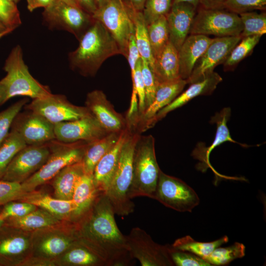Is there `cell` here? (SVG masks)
<instances>
[{
  "label": "cell",
  "instance_id": "obj_1",
  "mask_svg": "<svg viewBox=\"0 0 266 266\" xmlns=\"http://www.w3.org/2000/svg\"><path fill=\"white\" fill-rule=\"evenodd\" d=\"M115 213L105 193H100L89 210L72 222L77 241L106 266L133 265L126 235L119 229Z\"/></svg>",
  "mask_w": 266,
  "mask_h": 266
},
{
  "label": "cell",
  "instance_id": "obj_2",
  "mask_svg": "<svg viewBox=\"0 0 266 266\" xmlns=\"http://www.w3.org/2000/svg\"><path fill=\"white\" fill-rule=\"evenodd\" d=\"M78 41L77 48L68 53L69 65L85 77L94 76L105 60L121 54L113 36L96 20Z\"/></svg>",
  "mask_w": 266,
  "mask_h": 266
},
{
  "label": "cell",
  "instance_id": "obj_3",
  "mask_svg": "<svg viewBox=\"0 0 266 266\" xmlns=\"http://www.w3.org/2000/svg\"><path fill=\"white\" fill-rule=\"evenodd\" d=\"M3 69L6 74L0 80L2 104L16 96L35 99L52 93L48 86L41 84L31 75L19 45L11 50L5 61Z\"/></svg>",
  "mask_w": 266,
  "mask_h": 266
},
{
  "label": "cell",
  "instance_id": "obj_4",
  "mask_svg": "<svg viewBox=\"0 0 266 266\" xmlns=\"http://www.w3.org/2000/svg\"><path fill=\"white\" fill-rule=\"evenodd\" d=\"M133 174L128 196L154 199L161 171L157 161L155 140L151 135L139 136L134 149Z\"/></svg>",
  "mask_w": 266,
  "mask_h": 266
},
{
  "label": "cell",
  "instance_id": "obj_5",
  "mask_svg": "<svg viewBox=\"0 0 266 266\" xmlns=\"http://www.w3.org/2000/svg\"><path fill=\"white\" fill-rule=\"evenodd\" d=\"M139 136L129 132L121 148L117 166L105 194L115 214L133 213L134 204L128 196L133 174V157Z\"/></svg>",
  "mask_w": 266,
  "mask_h": 266
},
{
  "label": "cell",
  "instance_id": "obj_6",
  "mask_svg": "<svg viewBox=\"0 0 266 266\" xmlns=\"http://www.w3.org/2000/svg\"><path fill=\"white\" fill-rule=\"evenodd\" d=\"M49 144L51 153L47 161L38 171L21 184L24 193L33 191L52 180L65 166L81 161L88 143H64L54 140Z\"/></svg>",
  "mask_w": 266,
  "mask_h": 266
},
{
  "label": "cell",
  "instance_id": "obj_7",
  "mask_svg": "<svg viewBox=\"0 0 266 266\" xmlns=\"http://www.w3.org/2000/svg\"><path fill=\"white\" fill-rule=\"evenodd\" d=\"M76 242L72 222L64 221L33 232L31 256L55 261Z\"/></svg>",
  "mask_w": 266,
  "mask_h": 266
},
{
  "label": "cell",
  "instance_id": "obj_8",
  "mask_svg": "<svg viewBox=\"0 0 266 266\" xmlns=\"http://www.w3.org/2000/svg\"><path fill=\"white\" fill-rule=\"evenodd\" d=\"M42 16L49 29L66 31L78 40L95 21L92 15L81 8L57 0L44 8Z\"/></svg>",
  "mask_w": 266,
  "mask_h": 266
},
{
  "label": "cell",
  "instance_id": "obj_9",
  "mask_svg": "<svg viewBox=\"0 0 266 266\" xmlns=\"http://www.w3.org/2000/svg\"><path fill=\"white\" fill-rule=\"evenodd\" d=\"M92 16L109 32L118 45L121 55L127 58L129 41L134 33V26L125 4L119 0H108Z\"/></svg>",
  "mask_w": 266,
  "mask_h": 266
},
{
  "label": "cell",
  "instance_id": "obj_10",
  "mask_svg": "<svg viewBox=\"0 0 266 266\" xmlns=\"http://www.w3.org/2000/svg\"><path fill=\"white\" fill-rule=\"evenodd\" d=\"M242 30V24L238 14L224 9L198 7L189 33L217 37L232 36L240 35Z\"/></svg>",
  "mask_w": 266,
  "mask_h": 266
},
{
  "label": "cell",
  "instance_id": "obj_11",
  "mask_svg": "<svg viewBox=\"0 0 266 266\" xmlns=\"http://www.w3.org/2000/svg\"><path fill=\"white\" fill-rule=\"evenodd\" d=\"M154 199L175 211L191 212L200 203L195 190L182 180L161 170Z\"/></svg>",
  "mask_w": 266,
  "mask_h": 266
},
{
  "label": "cell",
  "instance_id": "obj_12",
  "mask_svg": "<svg viewBox=\"0 0 266 266\" xmlns=\"http://www.w3.org/2000/svg\"><path fill=\"white\" fill-rule=\"evenodd\" d=\"M129 253L142 266H174L169 251V244L155 242L144 230L132 228L126 235Z\"/></svg>",
  "mask_w": 266,
  "mask_h": 266
},
{
  "label": "cell",
  "instance_id": "obj_13",
  "mask_svg": "<svg viewBox=\"0 0 266 266\" xmlns=\"http://www.w3.org/2000/svg\"><path fill=\"white\" fill-rule=\"evenodd\" d=\"M28 110L38 114L48 121L56 124L78 119L92 114L86 106H79L70 103L63 95L51 94L33 99L25 105Z\"/></svg>",
  "mask_w": 266,
  "mask_h": 266
},
{
  "label": "cell",
  "instance_id": "obj_14",
  "mask_svg": "<svg viewBox=\"0 0 266 266\" xmlns=\"http://www.w3.org/2000/svg\"><path fill=\"white\" fill-rule=\"evenodd\" d=\"M49 142L27 145L20 150L8 166L1 180L21 184L28 179L48 160L51 153Z\"/></svg>",
  "mask_w": 266,
  "mask_h": 266
},
{
  "label": "cell",
  "instance_id": "obj_15",
  "mask_svg": "<svg viewBox=\"0 0 266 266\" xmlns=\"http://www.w3.org/2000/svg\"><path fill=\"white\" fill-rule=\"evenodd\" d=\"M33 232L4 224L0 228V266H20L31 256Z\"/></svg>",
  "mask_w": 266,
  "mask_h": 266
},
{
  "label": "cell",
  "instance_id": "obj_16",
  "mask_svg": "<svg viewBox=\"0 0 266 266\" xmlns=\"http://www.w3.org/2000/svg\"><path fill=\"white\" fill-rule=\"evenodd\" d=\"M241 38L240 35L213 38L204 53L197 62L190 76L186 80L187 83L201 80L213 72L216 66L225 62L233 49Z\"/></svg>",
  "mask_w": 266,
  "mask_h": 266
},
{
  "label": "cell",
  "instance_id": "obj_17",
  "mask_svg": "<svg viewBox=\"0 0 266 266\" xmlns=\"http://www.w3.org/2000/svg\"><path fill=\"white\" fill-rule=\"evenodd\" d=\"M10 129L16 132L27 145L42 144L56 140L54 125L30 110L20 112Z\"/></svg>",
  "mask_w": 266,
  "mask_h": 266
},
{
  "label": "cell",
  "instance_id": "obj_18",
  "mask_svg": "<svg viewBox=\"0 0 266 266\" xmlns=\"http://www.w3.org/2000/svg\"><path fill=\"white\" fill-rule=\"evenodd\" d=\"M56 140L64 143L98 140L108 133L99 123L92 114L75 120L54 125Z\"/></svg>",
  "mask_w": 266,
  "mask_h": 266
},
{
  "label": "cell",
  "instance_id": "obj_19",
  "mask_svg": "<svg viewBox=\"0 0 266 266\" xmlns=\"http://www.w3.org/2000/svg\"><path fill=\"white\" fill-rule=\"evenodd\" d=\"M85 106L100 125L108 133L120 132L127 129L126 120L114 109L101 90L88 93Z\"/></svg>",
  "mask_w": 266,
  "mask_h": 266
},
{
  "label": "cell",
  "instance_id": "obj_20",
  "mask_svg": "<svg viewBox=\"0 0 266 266\" xmlns=\"http://www.w3.org/2000/svg\"><path fill=\"white\" fill-rule=\"evenodd\" d=\"M197 8L185 2L172 3L166 15L169 41L179 50L188 36Z\"/></svg>",
  "mask_w": 266,
  "mask_h": 266
},
{
  "label": "cell",
  "instance_id": "obj_21",
  "mask_svg": "<svg viewBox=\"0 0 266 266\" xmlns=\"http://www.w3.org/2000/svg\"><path fill=\"white\" fill-rule=\"evenodd\" d=\"M222 81V77L217 73L213 71L203 79L190 84L191 85L186 90L180 94L169 104L157 112L149 126L154 125L165 117L167 113L183 106L195 97L211 94Z\"/></svg>",
  "mask_w": 266,
  "mask_h": 266
},
{
  "label": "cell",
  "instance_id": "obj_22",
  "mask_svg": "<svg viewBox=\"0 0 266 266\" xmlns=\"http://www.w3.org/2000/svg\"><path fill=\"white\" fill-rule=\"evenodd\" d=\"M123 130L114 146L97 164L93 173L94 184L101 192H106L116 170L123 144L129 133Z\"/></svg>",
  "mask_w": 266,
  "mask_h": 266
},
{
  "label": "cell",
  "instance_id": "obj_23",
  "mask_svg": "<svg viewBox=\"0 0 266 266\" xmlns=\"http://www.w3.org/2000/svg\"><path fill=\"white\" fill-rule=\"evenodd\" d=\"M212 40L202 34H193L187 37L178 50L181 79L187 80L189 77L197 62Z\"/></svg>",
  "mask_w": 266,
  "mask_h": 266
},
{
  "label": "cell",
  "instance_id": "obj_24",
  "mask_svg": "<svg viewBox=\"0 0 266 266\" xmlns=\"http://www.w3.org/2000/svg\"><path fill=\"white\" fill-rule=\"evenodd\" d=\"M18 200L27 202L45 209L62 221H72L75 210V205L71 200L53 198L35 190L25 193Z\"/></svg>",
  "mask_w": 266,
  "mask_h": 266
},
{
  "label": "cell",
  "instance_id": "obj_25",
  "mask_svg": "<svg viewBox=\"0 0 266 266\" xmlns=\"http://www.w3.org/2000/svg\"><path fill=\"white\" fill-rule=\"evenodd\" d=\"M187 84V81L182 79L158 84L154 100L140 116V120L143 123L146 121L149 126L157 112L174 100Z\"/></svg>",
  "mask_w": 266,
  "mask_h": 266
},
{
  "label": "cell",
  "instance_id": "obj_26",
  "mask_svg": "<svg viewBox=\"0 0 266 266\" xmlns=\"http://www.w3.org/2000/svg\"><path fill=\"white\" fill-rule=\"evenodd\" d=\"M152 71L157 84L181 79L178 50L169 41L154 59Z\"/></svg>",
  "mask_w": 266,
  "mask_h": 266
},
{
  "label": "cell",
  "instance_id": "obj_27",
  "mask_svg": "<svg viewBox=\"0 0 266 266\" xmlns=\"http://www.w3.org/2000/svg\"><path fill=\"white\" fill-rule=\"evenodd\" d=\"M231 110L230 107H225L211 118L210 122L215 123L217 126L215 137L211 145L208 147L202 148L198 144L193 152V156L202 162V165L209 167V156L214 148L226 141L237 143L234 140L230 133L227 127V122L231 116Z\"/></svg>",
  "mask_w": 266,
  "mask_h": 266
},
{
  "label": "cell",
  "instance_id": "obj_28",
  "mask_svg": "<svg viewBox=\"0 0 266 266\" xmlns=\"http://www.w3.org/2000/svg\"><path fill=\"white\" fill-rule=\"evenodd\" d=\"M100 193L95 186L93 175L82 174L76 184L71 199L75 210L71 222L76 221L85 213Z\"/></svg>",
  "mask_w": 266,
  "mask_h": 266
},
{
  "label": "cell",
  "instance_id": "obj_29",
  "mask_svg": "<svg viewBox=\"0 0 266 266\" xmlns=\"http://www.w3.org/2000/svg\"><path fill=\"white\" fill-rule=\"evenodd\" d=\"M84 173L82 161L63 168L52 179L55 197L60 200H71L76 184Z\"/></svg>",
  "mask_w": 266,
  "mask_h": 266
},
{
  "label": "cell",
  "instance_id": "obj_30",
  "mask_svg": "<svg viewBox=\"0 0 266 266\" xmlns=\"http://www.w3.org/2000/svg\"><path fill=\"white\" fill-rule=\"evenodd\" d=\"M122 131L108 133L101 138L87 144L81 161L85 173L93 175L97 164L116 143Z\"/></svg>",
  "mask_w": 266,
  "mask_h": 266
},
{
  "label": "cell",
  "instance_id": "obj_31",
  "mask_svg": "<svg viewBox=\"0 0 266 266\" xmlns=\"http://www.w3.org/2000/svg\"><path fill=\"white\" fill-rule=\"evenodd\" d=\"M62 221L47 210L37 208L19 218H8L4 224L27 231L33 232L44 228L60 224Z\"/></svg>",
  "mask_w": 266,
  "mask_h": 266
},
{
  "label": "cell",
  "instance_id": "obj_32",
  "mask_svg": "<svg viewBox=\"0 0 266 266\" xmlns=\"http://www.w3.org/2000/svg\"><path fill=\"white\" fill-rule=\"evenodd\" d=\"M55 261L56 266H106L97 255L77 241L56 259Z\"/></svg>",
  "mask_w": 266,
  "mask_h": 266
},
{
  "label": "cell",
  "instance_id": "obj_33",
  "mask_svg": "<svg viewBox=\"0 0 266 266\" xmlns=\"http://www.w3.org/2000/svg\"><path fill=\"white\" fill-rule=\"evenodd\" d=\"M128 9L134 26V37L135 43L142 59L148 63L152 70L154 62L149 41L147 26L145 22L142 12L133 9L128 5L123 3Z\"/></svg>",
  "mask_w": 266,
  "mask_h": 266
},
{
  "label": "cell",
  "instance_id": "obj_34",
  "mask_svg": "<svg viewBox=\"0 0 266 266\" xmlns=\"http://www.w3.org/2000/svg\"><path fill=\"white\" fill-rule=\"evenodd\" d=\"M228 241L227 235L208 242L197 241L190 235H186L176 239L171 245L176 249L192 253L203 259L209 256L216 248Z\"/></svg>",
  "mask_w": 266,
  "mask_h": 266
},
{
  "label": "cell",
  "instance_id": "obj_35",
  "mask_svg": "<svg viewBox=\"0 0 266 266\" xmlns=\"http://www.w3.org/2000/svg\"><path fill=\"white\" fill-rule=\"evenodd\" d=\"M149 41L154 58L157 57L169 42V34L166 16L147 26Z\"/></svg>",
  "mask_w": 266,
  "mask_h": 266
},
{
  "label": "cell",
  "instance_id": "obj_36",
  "mask_svg": "<svg viewBox=\"0 0 266 266\" xmlns=\"http://www.w3.org/2000/svg\"><path fill=\"white\" fill-rule=\"evenodd\" d=\"M27 145L16 132L10 130L0 145V180L15 156Z\"/></svg>",
  "mask_w": 266,
  "mask_h": 266
},
{
  "label": "cell",
  "instance_id": "obj_37",
  "mask_svg": "<svg viewBox=\"0 0 266 266\" xmlns=\"http://www.w3.org/2000/svg\"><path fill=\"white\" fill-rule=\"evenodd\" d=\"M260 35L242 37L233 49L224 64L225 70H232L239 63L252 52L259 42Z\"/></svg>",
  "mask_w": 266,
  "mask_h": 266
},
{
  "label": "cell",
  "instance_id": "obj_38",
  "mask_svg": "<svg viewBox=\"0 0 266 266\" xmlns=\"http://www.w3.org/2000/svg\"><path fill=\"white\" fill-rule=\"evenodd\" d=\"M245 255V245L236 242L228 247L216 248L209 256L203 259L211 266H223L235 259L241 258Z\"/></svg>",
  "mask_w": 266,
  "mask_h": 266
},
{
  "label": "cell",
  "instance_id": "obj_39",
  "mask_svg": "<svg viewBox=\"0 0 266 266\" xmlns=\"http://www.w3.org/2000/svg\"><path fill=\"white\" fill-rule=\"evenodd\" d=\"M243 26L240 36L242 37L260 35L266 33V14L256 12H247L239 14Z\"/></svg>",
  "mask_w": 266,
  "mask_h": 266
},
{
  "label": "cell",
  "instance_id": "obj_40",
  "mask_svg": "<svg viewBox=\"0 0 266 266\" xmlns=\"http://www.w3.org/2000/svg\"><path fill=\"white\" fill-rule=\"evenodd\" d=\"M173 0H146L142 11L146 26L160 17L166 16L170 10Z\"/></svg>",
  "mask_w": 266,
  "mask_h": 266
},
{
  "label": "cell",
  "instance_id": "obj_41",
  "mask_svg": "<svg viewBox=\"0 0 266 266\" xmlns=\"http://www.w3.org/2000/svg\"><path fill=\"white\" fill-rule=\"evenodd\" d=\"M28 101V98L23 99L0 112V145L9 133L15 117Z\"/></svg>",
  "mask_w": 266,
  "mask_h": 266
},
{
  "label": "cell",
  "instance_id": "obj_42",
  "mask_svg": "<svg viewBox=\"0 0 266 266\" xmlns=\"http://www.w3.org/2000/svg\"><path fill=\"white\" fill-rule=\"evenodd\" d=\"M0 22L6 28L15 30L22 21L16 4L9 0H0Z\"/></svg>",
  "mask_w": 266,
  "mask_h": 266
},
{
  "label": "cell",
  "instance_id": "obj_43",
  "mask_svg": "<svg viewBox=\"0 0 266 266\" xmlns=\"http://www.w3.org/2000/svg\"><path fill=\"white\" fill-rule=\"evenodd\" d=\"M35 205L23 201L13 200L2 205L0 218L4 220L23 217L37 208Z\"/></svg>",
  "mask_w": 266,
  "mask_h": 266
},
{
  "label": "cell",
  "instance_id": "obj_44",
  "mask_svg": "<svg viewBox=\"0 0 266 266\" xmlns=\"http://www.w3.org/2000/svg\"><path fill=\"white\" fill-rule=\"evenodd\" d=\"M266 0H227L222 9L239 14L254 10H264Z\"/></svg>",
  "mask_w": 266,
  "mask_h": 266
},
{
  "label": "cell",
  "instance_id": "obj_45",
  "mask_svg": "<svg viewBox=\"0 0 266 266\" xmlns=\"http://www.w3.org/2000/svg\"><path fill=\"white\" fill-rule=\"evenodd\" d=\"M169 251L174 266H210L202 258L192 253L179 250L169 245Z\"/></svg>",
  "mask_w": 266,
  "mask_h": 266
},
{
  "label": "cell",
  "instance_id": "obj_46",
  "mask_svg": "<svg viewBox=\"0 0 266 266\" xmlns=\"http://www.w3.org/2000/svg\"><path fill=\"white\" fill-rule=\"evenodd\" d=\"M141 67V58L140 57L136 63L134 73L132 76L133 90L131 96L133 98L137 97L138 111L140 116L143 114L145 110V95Z\"/></svg>",
  "mask_w": 266,
  "mask_h": 266
},
{
  "label": "cell",
  "instance_id": "obj_47",
  "mask_svg": "<svg viewBox=\"0 0 266 266\" xmlns=\"http://www.w3.org/2000/svg\"><path fill=\"white\" fill-rule=\"evenodd\" d=\"M141 70L145 90L146 110L154 100L157 84L148 63L142 58Z\"/></svg>",
  "mask_w": 266,
  "mask_h": 266
},
{
  "label": "cell",
  "instance_id": "obj_48",
  "mask_svg": "<svg viewBox=\"0 0 266 266\" xmlns=\"http://www.w3.org/2000/svg\"><path fill=\"white\" fill-rule=\"evenodd\" d=\"M25 193L21 184L0 180V206L11 201L19 200Z\"/></svg>",
  "mask_w": 266,
  "mask_h": 266
},
{
  "label": "cell",
  "instance_id": "obj_49",
  "mask_svg": "<svg viewBox=\"0 0 266 266\" xmlns=\"http://www.w3.org/2000/svg\"><path fill=\"white\" fill-rule=\"evenodd\" d=\"M135 40L134 33L130 36L128 47L127 60L130 65L131 76H133L135 71L136 63L140 58Z\"/></svg>",
  "mask_w": 266,
  "mask_h": 266
},
{
  "label": "cell",
  "instance_id": "obj_50",
  "mask_svg": "<svg viewBox=\"0 0 266 266\" xmlns=\"http://www.w3.org/2000/svg\"><path fill=\"white\" fill-rule=\"evenodd\" d=\"M54 260L31 256L24 261L20 266H55Z\"/></svg>",
  "mask_w": 266,
  "mask_h": 266
},
{
  "label": "cell",
  "instance_id": "obj_51",
  "mask_svg": "<svg viewBox=\"0 0 266 266\" xmlns=\"http://www.w3.org/2000/svg\"><path fill=\"white\" fill-rule=\"evenodd\" d=\"M227 0H200L198 7L205 9H222Z\"/></svg>",
  "mask_w": 266,
  "mask_h": 266
},
{
  "label": "cell",
  "instance_id": "obj_52",
  "mask_svg": "<svg viewBox=\"0 0 266 266\" xmlns=\"http://www.w3.org/2000/svg\"><path fill=\"white\" fill-rule=\"evenodd\" d=\"M27 8L30 12H33L38 8H44L48 6L54 0H26Z\"/></svg>",
  "mask_w": 266,
  "mask_h": 266
},
{
  "label": "cell",
  "instance_id": "obj_53",
  "mask_svg": "<svg viewBox=\"0 0 266 266\" xmlns=\"http://www.w3.org/2000/svg\"><path fill=\"white\" fill-rule=\"evenodd\" d=\"M81 8L91 15H93L97 9L94 0H77Z\"/></svg>",
  "mask_w": 266,
  "mask_h": 266
},
{
  "label": "cell",
  "instance_id": "obj_54",
  "mask_svg": "<svg viewBox=\"0 0 266 266\" xmlns=\"http://www.w3.org/2000/svg\"><path fill=\"white\" fill-rule=\"evenodd\" d=\"M146 0H122L123 3L128 5L137 11L142 12Z\"/></svg>",
  "mask_w": 266,
  "mask_h": 266
},
{
  "label": "cell",
  "instance_id": "obj_55",
  "mask_svg": "<svg viewBox=\"0 0 266 266\" xmlns=\"http://www.w3.org/2000/svg\"><path fill=\"white\" fill-rule=\"evenodd\" d=\"M200 0H173L172 3H177L180 2H185L189 3L198 8L200 5Z\"/></svg>",
  "mask_w": 266,
  "mask_h": 266
},
{
  "label": "cell",
  "instance_id": "obj_56",
  "mask_svg": "<svg viewBox=\"0 0 266 266\" xmlns=\"http://www.w3.org/2000/svg\"><path fill=\"white\" fill-rule=\"evenodd\" d=\"M60 0L61 1L64 2L65 3H66L67 4L81 8L79 5V4L77 0Z\"/></svg>",
  "mask_w": 266,
  "mask_h": 266
},
{
  "label": "cell",
  "instance_id": "obj_57",
  "mask_svg": "<svg viewBox=\"0 0 266 266\" xmlns=\"http://www.w3.org/2000/svg\"><path fill=\"white\" fill-rule=\"evenodd\" d=\"M108 0H94L97 6V8L102 6Z\"/></svg>",
  "mask_w": 266,
  "mask_h": 266
},
{
  "label": "cell",
  "instance_id": "obj_58",
  "mask_svg": "<svg viewBox=\"0 0 266 266\" xmlns=\"http://www.w3.org/2000/svg\"><path fill=\"white\" fill-rule=\"evenodd\" d=\"M14 30L12 29H7L4 31L0 33V39L5 35L11 33Z\"/></svg>",
  "mask_w": 266,
  "mask_h": 266
},
{
  "label": "cell",
  "instance_id": "obj_59",
  "mask_svg": "<svg viewBox=\"0 0 266 266\" xmlns=\"http://www.w3.org/2000/svg\"><path fill=\"white\" fill-rule=\"evenodd\" d=\"M7 29L1 22H0V33Z\"/></svg>",
  "mask_w": 266,
  "mask_h": 266
},
{
  "label": "cell",
  "instance_id": "obj_60",
  "mask_svg": "<svg viewBox=\"0 0 266 266\" xmlns=\"http://www.w3.org/2000/svg\"><path fill=\"white\" fill-rule=\"evenodd\" d=\"M4 224V220L0 218V228Z\"/></svg>",
  "mask_w": 266,
  "mask_h": 266
},
{
  "label": "cell",
  "instance_id": "obj_61",
  "mask_svg": "<svg viewBox=\"0 0 266 266\" xmlns=\"http://www.w3.org/2000/svg\"><path fill=\"white\" fill-rule=\"evenodd\" d=\"M2 104H2V97H1V92L0 90V105Z\"/></svg>",
  "mask_w": 266,
  "mask_h": 266
},
{
  "label": "cell",
  "instance_id": "obj_62",
  "mask_svg": "<svg viewBox=\"0 0 266 266\" xmlns=\"http://www.w3.org/2000/svg\"><path fill=\"white\" fill-rule=\"evenodd\" d=\"M10 1H13V2L15 3L16 4L18 2H19L21 0H9Z\"/></svg>",
  "mask_w": 266,
  "mask_h": 266
},
{
  "label": "cell",
  "instance_id": "obj_63",
  "mask_svg": "<svg viewBox=\"0 0 266 266\" xmlns=\"http://www.w3.org/2000/svg\"><path fill=\"white\" fill-rule=\"evenodd\" d=\"M119 0V1H120L121 3L123 4V1H122V0Z\"/></svg>",
  "mask_w": 266,
  "mask_h": 266
}]
</instances>
